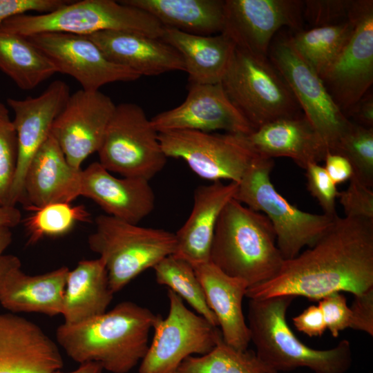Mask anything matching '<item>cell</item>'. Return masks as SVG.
<instances>
[{"mask_svg":"<svg viewBox=\"0 0 373 373\" xmlns=\"http://www.w3.org/2000/svg\"><path fill=\"white\" fill-rule=\"evenodd\" d=\"M274 164L272 158L257 154L238 183L233 199L269 218L277 247L284 260H289L305 247L313 246L336 217L305 212L290 204L271 181Z\"/></svg>","mask_w":373,"mask_h":373,"instance_id":"cell-6","label":"cell"},{"mask_svg":"<svg viewBox=\"0 0 373 373\" xmlns=\"http://www.w3.org/2000/svg\"><path fill=\"white\" fill-rule=\"evenodd\" d=\"M348 187L338 192V198L345 217L373 220V191L365 186L354 175Z\"/></svg>","mask_w":373,"mask_h":373,"instance_id":"cell-39","label":"cell"},{"mask_svg":"<svg viewBox=\"0 0 373 373\" xmlns=\"http://www.w3.org/2000/svg\"><path fill=\"white\" fill-rule=\"evenodd\" d=\"M161 315L131 301L75 325L61 324L58 344L73 361L97 362L111 373H128L144 357L150 332Z\"/></svg>","mask_w":373,"mask_h":373,"instance_id":"cell-2","label":"cell"},{"mask_svg":"<svg viewBox=\"0 0 373 373\" xmlns=\"http://www.w3.org/2000/svg\"><path fill=\"white\" fill-rule=\"evenodd\" d=\"M238 183L222 181L198 186L193 195L191 212L175 233L173 254L192 266L210 261V251L218 218L238 190Z\"/></svg>","mask_w":373,"mask_h":373,"instance_id":"cell-23","label":"cell"},{"mask_svg":"<svg viewBox=\"0 0 373 373\" xmlns=\"http://www.w3.org/2000/svg\"><path fill=\"white\" fill-rule=\"evenodd\" d=\"M113 295L103 260L79 261L68 274L61 314L64 323L75 325L105 313Z\"/></svg>","mask_w":373,"mask_h":373,"instance_id":"cell-28","label":"cell"},{"mask_svg":"<svg viewBox=\"0 0 373 373\" xmlns=\"http://www.w3.org/2000/svg\"><path fill=\"white\" fill-rule=\"evenodd\" d=\"M181 55L190 83H220L236 48L224 34L198 35L164 27L161 38Z\"/></svg>","mask_w":373,"mask_h":373,"instance_id":"cell-27","label":"cell"},{"mask_svg":"<svg viewBox=\"0 0 373 373\" xmlns=\"http://www.w3.org/2000/svg\"><path fill=\"white\" fill-rule=\"evenodd\" d=\"M0 28L25 37L46 32L88 36L103 31H124L158 39L164 30L149 13L113 0L70 1L50 12L11 17L1 23Z\"/></svg>","mask_w":373,"mask_h":373,"instance_id":"cell-5","label":"cell"},{"mask_svg":"<svg viewBox=\"0 0 373 373\" xmlns=\"http://www.w3.org/2000/svg\"><path fill=\"white\" fill-rule=\"evenodd\" d=\"M354 296L350 328L373 336V288Z\"/></svg>","mask_w":373,"mask_h":373,"instance_id":"cell-42","label":"cell"},{"mask_svg":"<svg viewBox=\"0 0 373 373\" xmlns=\"http://www.w3.org/2000/svg\"><path fill=\"white\" fill-rule=\"evenodd\" d=\"M318 305L322 311L326 329L334 338L338 337L341 331L350 328L351 311L343 294H330L318 300Z\"/></svg>","mask_w":373,"mask_h":373,"instance_id":"cell-40","label":"cell"},{"mask_svg":"<svg viewBox=\"0 0 373 373\" xmlns=\"http://www.w3.org/2000/svg\"><path fill=\"white\" fill-rule=\"evenodd\" d=\"M0 70L18 87L30 90L57 73L27 37L0 28Z\"/></svg>","mask_w":373,"mask_h":373,"instance_id":"cell-30","label":"cell"},{"mask_svg":"<svg viewBox=\"0 0 373 373\" xmlns=\"http://www.w3.org/2000/svg\"><path fill=\"white\" fill-rule=\"evenodd\" d=\"M70 97L68 85L52 82L39 96L24 99H7L15 113L12 120L17 137V164L9 206L15 207L22 197L28 165L39 148L51 133L53 123Z\"/></svg>","mask_w":373,"mask_h":373,"instance_id":"cell-17","label":"cell"},{"mask_svg":"<svg viewBox=\"0 0 373 373\" xmlns=\"http://www.w3.org/2000/svg\"><path fill=\"white\" fill-rule=\"evenodd\" d=\"M156 282L166 286L194 309L198 314L218 327V321L209 308L202 285L192 265L174 254L169 255L153 268Z\"/></svg>","mask_w":373,"mask_h":373,"instance_id":"cell-32","label":"cell"},{"mask_svg":"<svg viewBox=\"0 0 373 373\" xmlns=\"http://www.w3.org/2000/svg\"><path fill=\"white\" fill-rule=\"evenodd\" d=\"M220 83L254 131L280 119L302 115L291 89L268 57L236 48Z\"/></svg>","mask_w":373,"mask_h":373,"instance_id":"cell-8","label":"cell"},{"mask_svg":"<svg viewBox=\"0 0 373 373\" xmlns=\"http://www.w3.org/2000/svg\"><path fill=\"white\" fill-rule=\"evenodd\" d=\"M89 248L106 267L113 294L176 249L174 233L140 227L106 214L95 218V230L88 238Z\"/></svg>","mask_w":373,"mask_h":373,"instance_id":"cell-7","label":"cell"},{"mask_svg":"<svg viewBox=\"0 0 373 373\" xmlns=\"http://www.w3.org/2000/svg\"><path fill=\"white\" fill-rule=\"evenodd\" d=\"M373 288V220L336 216L312 247L285 260L271 278L247 288L249 299L303 296L318 301L334 292Z\"/></svg>","mask_w":373,"mask_h":373,"instance_id":"cell-1","label":"cell"},{"mask_svg":"<svg viewBox=\"0 0 373 373\" xmlns=\"http://www.w3.org/2000/svg\"><path fill=\"white\" fill-rule=\"evenodd\" d=\"M69 2L65 0H0V24L11 17L31 11L39 14L50 12Z\"/></svg>","mask_w":373,"mask_h":373,"instance_id":"cell-41","label":"cell"},{"mask_svg":"<svg viewBox=\"0 0 373 373\" xmlns=\"http://www.w3.org/2000/svg\"><path fill=\"white\" fill-rule=\"evenodd\" d=\"M81 171L69 164L50 133L28 165L20 203L32 211L52 203H70L80 196Z\"/></svg>","mask_w":373,"mask_h":373,"instance_id":"cell-22","label":"cell"},{"mask_svg":"<svg viewBox=\"0 0 373 373\" xmlns=\"http://www.w3.org/2000/svg\"><path fill=\"white\" fill-rule=\"evenodd\" d=\"M321 78L345 115L369 92L373 83V3L358 17L348 43Z\"/></svg>","mask_w":373,"mask_h":373,"instance_id":"cell-18","label":"cell"},{"mask_svg":"<svg viewBox=\"0 0 373 373\" xmlns=\"http://www.w3.org/2000/svg\"><path fill=\"white\" fill-rule=\"evenodd\" d=\"M324 161L327 173L336 185L350 180L352 176V165L343 155L328 151Z\"/></svg>","mask_w":373,"mask_h":373,"instance_id":"cell-44","label":"cell"},{"mask_svg":"<svg viewBox=\"0 0 373 373\" xmlns=\"http://www.w3.org/2000/svg\"><path fill=\"white\" fill-rule=\"evenodd\" d=\"M9 115L8 111L3 104L0 102V116Z\"/></svg>","mask_w":373,"mask_h":373,"instance_id":"cell-49","label":"cell"},{"mask_svg":"<svg viewBox=\"0 0 373 373\" xmlns=\"http://www.w3.org/2000/svg\"><path fill=\"white\" fill-rule=\"evenodd\" d=\"M305 171L309 192L318 201L324 214L336 217L335 202L338 195L336 184L329 178L324 166L318 164H309Z\"/></svg>","mask_w":373,"mask_h":373,"instance_id":"cell-38","label":"cell"},{"mask_svg":"<svg viewBox=\"0 0 373 373\" xmlns=\"http://www.w3.org/2000/svg\"><path fill=\"white\" fill-rule=\"evenodd\" d=\"M352 165L353 175L365 186L373 187V128L352 123L341 137L336 152Z\"/></svg>","mask_w":373,"mask_h":373,"instance_id":"cell-35","label":"cell"},{"mask_svg":"<svg viewBox=\"0 0 373 373\" xmlns=\"http://www.w3.org/2000/svg\"><path fill=\"white\" fill-rule=\"evenodd\" d=\"M247 135L180 130L158 133L167 157L182 159L198 176L213 182L239 183L258 154Z\"/></svg>","mask_w":373,"mask_h":373,"instance_id":"cell-11","label":"cell"},{"mask_svg":"<svg viewBox=\"0 0 373 373\" xmlns=\"http://www.w3.org/2000/svg\"><path fill=\"white\" fill-rule=\"evenodd\" d=\"M63 365L57 345L37 325L0 313V373H54Z\"/></svg>","mask_w":373,"mask_h":373,"instance_id":"cell-20","label":"cell"},{"mask_svg":"<svg viewBox=\"0 0 373 373\" xmlns=\"http://www.w3.org/2000/svg\"><path fill=\"white\" fill-rule=\"evenodd\" d=\"M192 267L207 304L217 318L223 341L236 350H247L250 332L242 311V300L248 284L227 275L210 261Z\"/></svg>","mask_w":373,"mask_h":373,"instance_id":"cell-25","label":"cell"},{"mask_svg":"<svg viewBox=\"0 0 373 373\" xmlns=\"http://www.w3.org/2000/svg\"><path fill=\"white\" fill-rule=\"evenodd\" d=\"M284 260L269 218L231 200L218 218L210 262L227 275L243 280L249 287L274 277Z\"/></svg>","mask_w":373,"mask_h":373,"instance_id":"cell-4","label":"cell"},{"mask_svg":"<svg viewBox=\"0 0 373 373\" xmlns=\"http://www.w3.org/2000/svg\"><path fill=\"white\" fill-rule=\"evenodd\" d=\"M303 17L312 28L355 22L367 0H307L303 1Z\"/></svg>","mask_w":373,"mask_h":373,"instance_id":"cell-36","label":"cell"},{"mask_svg":"<svg viewBox=\"0 0 373 373\" xmlns=\"http://www.w3.org/2000/svg\"><path fill=\"white\" fill-rule=\"evenodd\" d=\"M175 373H274L253 350H239L222 339L208 353L191 356L182 361Z\"/></svg>","mask_w":373,"mask_h":373,"instance_id":"cell-33","label":"cell"},{"mask_svg":"<svg viewBox=\"0 0 373 373\" xmlns=\"http://www.w3.org/2000/svg\"><path fill=\"white\" fill-rule=\"evenodd\" d=\"M294 297L249 299L247 325L258 358L272 372L307 367L314 373H346L352 362L348 340L328 350H316L300 341L287 321Z\"/></svg>","mask_w":373,"mask_h":373,"instance_id":"cell-3","label":"cell"},{"mask_svg":"<svg viewBox=\"0 0 373 373\" xmlns=\"http://www.w3.org/2000/svg\"><path fill=\"white\" fill-rule=\"evenodd\" d=\"M157 133L189 130L249 135L253 128L227 97L221 83H190L185 100L151 119Z\"/></svg>","mask_w":373,"mask_h":373,"instance_id":"cell-16","label":"cell"},{"mask_svg":"<svg viewBox=\"0 0 373 373\" xmlns=\"http://www.w3.org/2000/svg\"><path fill=\"white\" fill-rule=\"evenodd\" d=\"M69 269L61 267L39 275L21 270L19 258L3 255L0 263V304L12 312L61 314Z\"/></svg>","mask_w":373,"mask_h":373,"instance_id":"cell-19","label":"cell"},{"mask_svg":"<svg viewBox=\"0 0 373 373\" xmlns=\"http://www.w3.org/2000/svg\"><path fill=\"white\" fill-rule=\"evenodd\" d=\"M143 10L164 27L198 35L222 32L224 4L222 0H122Z\"/></svg>","mask_w":373,"mask_h":373,"instance_id":"cell-29","label":"cell"},{"mask_svg":"<svg viewBox=\"0 0 373 373\" xmlns=\"http://www.w3.org/2000/svg\"><path fill=\"white\" fill-rule=\"evenodd\" d=\"M97 153L99 162L109 172L149 181L168 158L151 119L141 106L131 102L116 105Z\"/></svg>","mask_w":373,"mask_h":373,"instance_id":"cell-9","label":"cell"},{"mask_svg":"<svg viewBox=\"0 0 373 373\" xmlns=\"http://www.w3.org/2000/svg\"><path fill=\"white\" fill-rule=\"evenodd\" d=\"M256 152L272 158L287 157L303 169L325 160L328 149L302 114L269 122L246 135Z\"/></svg>","mask_w":373,"mask_h":373,"instance_id":"cell-26","label":"cell"},{"mask_svg":"<svg viewBox=\"0 0 373 373\" xmlns=\"http://www.w3.org/2000/svg\"><path fill=\"white\" fill-rule=\"evenodd\" d=\"M296 329L309 337L321 336L326 325L318 305H312L292 318Z\"/></svg>","mask_w":373,"mask_h":373,"instance_id":"cell-43","label":"cell"},{"mask_svg":"<svg viewBox=\"0 0 373 373\" xmlns=\"http://www.w3.org/2000/svg\"><path fill=\"white\" fill-rule=\"evenodd\" d=\"M24 221L28 242L36 243L46 237H57L68 233L79 222L90 220V213L83 205L57 202L34 210Z\"/></svg>","mask_w":373,"mask_h":373,"instance_id":"cell-34","label":"cell"},{"mask_svg":"<svg viewBox=\"0 0 373 373\" xmlns=\"http://www.w3.org/2000/svg\"><path fill=\"white\" fill-rule=\"evenodd\" d=\"M303 1L225 0L221 33L236 48L268 57L270 44L283 27L303 30Z\"/></svg>","mask_w":373,"mask_h":373,"instance_id":"cell-13","label":"cell"},{"mask_svg":"<svg viewBox=\"0 0 373 373\" xmlns=\"http://www.w3.org/2000/svg\"><path fill=\"white\" fill-rule=\"evenodd\" d=\"M12 240V234L10 228L1 227L0 228V263L3 253L10 245Z\"/></svg>","mask_w":373,"mask_h":373,"instance_id":"cell-48","label":"cell"},{"mask_svg":"<svg viewBox=\"0 0 373 373\" xmlns=\"http://www.w3.org/2000/svg\"><path fill=\"white\" fill-rule=\"evenodd\" d=\"M115 106L99 90L80 89L70 95L51 134L73 168L81 170L84 161L97 152Z\"/></svg>","mask_w":373,"mask_h":373,"instance_id":"cell-15","label":"cell"},{"mask_svg":"<svg viewBox=\"0 0 373 373\" xmlns=\"http://www.w3.org/2000/svg\"><path fill=\"white\" fill-rule=\"evenodd\" d=\"M112 61L141 77L183 70L180 53L161 39L124 31H103L87 36Z\"/></svg>","mask_w":373,"mask_h":373,"instance_id":"cell-24","label":"cell"},{"mask_svg":"<svg viewBox=\"0 0 373 373\" xmlns=\"http://www.w3.org/2000/svg\"><path fill=\"white\" fill-rule=\"evenodd\" d=\"M356 21L303 29L294 35L289 33V39L298 53L321 77L348 43Z\"/></svg>","mask_w":373,"mask_h":373,"instance_id":"cell-31","label":"cell"},{"mask_svg":"<svg viewBox=\"0 0 373 373\" xmlns=\"http://www.w3.org/2000/svg\"><path fill=\"white\" fill-rule=\"evenodd\" d=\"M167 296L168 314L160 316L153 327L139 373H175L187 357L209 352L222 338L217 327L188 309L178 294L168 289Z\"/></svg>","mask_w":373,"mask_h":373,"instance_id":"cell-12","label":"cell"},{"mask_svg":"<svg viewBox=\"0 0 373 373\" xmlns=\"http://www.w3.org/2000/svg\"><path fill=\"white\" fill-rule=\"evenodd\" d=\"M79 195L94 201L105 214L133 224L148 216L155 205V195L149 180L117 178L99 162L82 169Z\"/></svg>","mask_w":373,"mask_h":373,"instance_id":"cell-21","label":"cell"},{"mask_svg":"<svg viewBox=\"0 0 373 373\" xmlns=\"http://www.w3.org/2000/svg\"><path fill=\"white\" fill-rule=\"evenodd\" d=\"M352 122L365 128H373V97L367 92L346 114Z\"/></svg>","mask_w":373,"mask_h":373,"instance_id":"cell-45","label":"cell"},{"mask_svg":"<svg viewBox=\"0 0 373 373\" xmlns=\"http://www.w3.org/2000/svg\"><path fill=\"white\" fill-rule=\"evenodd\" d=\"M268 59L284 78L328 151L335 153L352 122L337 106L318 74L295 50L289 33L276 34L270 44Z\"/></svg>","mask_w":373,"mask_h":373,"instance_id":"cell-10","label":"cell"},{"mask_svg":"<svg viewBox=\"0 0 373 373\" xmlns=\"http://www.w3.org/2000/svg\"><path fill=\"white\" fill-rule=\"evenodd\" d=\"M21 221V213L16 207H0V228H12Z\"/></svg>","mask_w":373,"mask_h":373,"instance_id":"cell-46","label":"cell"},{"mask_svg":"<svg viewBox=\"0 0 373 373\" xmlns=\"http://www.w3.org/2000/svg\"><path fill=\"white\" fill-rule=\"evenodd\" d=\"M17 164L16 132L9 115H1L0 116V207L9 206Z\"/></svg>","mask_w":373,"mask_h":373,"instance_id":"cell-37","label":"cell"},{"mask_svg":"<svg viewBox=\"0 0 373 373\" xmlns=\"http://www.w3.org/2000/svg\"><path fill=\"white\" fill-rule=\"evenodd\" d=\"M103 367L97 362H86L80 363L79 367L72 372H64L57 370L54 373H102Z\"/></svg>","mask_w":373,"mask_h":373,"instance_id":"cell-47","label":"cell"},{"mask_svg":"<svg viewBox=\"0 0 373 373\" xmlns=\"http://www.w3.org/2000/svg\"><path fill=\"white\" fill-rule=\"evenodd\" d=\"M52 64L57 73L75 78L83 90H99L116 82H133L141 76L110 60L86 35L46 32L27 37Z\"/></svg>","mask_w":373,"mask_h":373,"instance_id":"cell-14","label":"cell"}]
</instances>
